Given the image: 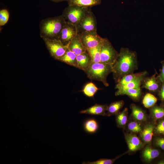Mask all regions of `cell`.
Listing matches in <instances>:
<instances>
[{"label":"cell","mask_w":164,"mask_h":164,"mask_svg":"<svg viewBox=\"0 0 164 164\" xmlns=\"http://www.w3.org/2000/svg\"><path fill=\"white\" fill-rule=\"evenodd\" d=\"M66 23L62 15L43 19L39 24L41 37L43 39H58L61 30Z\"/></svg>","instance_id":"cell-2"},{"label":"cell","mask_w":164,"mask_h":164,"mask_svg":"<svg viewBox=\"0 0 164 164\" xmlns=\"http://www.w3.org/2000/svg\"><path fill=\"white\" fill-rule=\"evenodd\" d=\"M154 131L157 134L164 135V119L161 121L154 128Z\"/></svg>","instance_id":"cell-33"},{"label":"cell","mask_w":164,"mask_h":164,"mask_svg":"<svg viewBox=\"0 0 164 164\" xmlns=\"http://www.w3.org/2000/svg\"><path fill=\"white\" fill-rule=\"evenodd\" d=\"M90 7L68 5L64 9L62 15L66 22L77 26Z\"/></svg>","instance_id":"cell-4"},{"label":"cell","mask_w":164,"mask_h":164,"mask_svg":"<svg viewBox=\"0 0 164 164\" xmlns=\"http://www.w3.org/2000/svg\"><path fill=\"white\" fill-rule=\"evenodd\" d=\"M76 27L77 34L83 32L97 31L96 19L90 8L87 11L83 18Z\"/></svg>","instance_id":"cell-7"},{"label":"cell","mask_w":164,"mask_h":164,"mask_svg":"<svg viewBox=\"0 0 164 164\" xmlns=\"http://www.w3.org/2000/svg\"><path fill=\"white\" fill-rule=\"evenodd\" d=\"M77 68L85 72L93 62L87 51L76 56Z\"/></svg>","instance_id":"cell-13"},{"label":"cell","mask_w":164,"mask_h":164,"mask_svg":"<svg viewBox=\"0 0 164 164\" xmlns=\"http://www.w3.org/2000/svg\"><path fill=\"white\" fill-rule=\"evenodd\" d=\"M77 34V27L66 22L61 30L58 39L64 45L68 46L70 41Z\"/></svg>","instance_id":"cell-9"},{"label":"cell","mask_w":164,"mask_h":164,"mask_svg":"<svg viewBox=\"0 0 164 164\" xmlns=\"http://www.w3.org/2000/svg\"><path fill=\"white\" fill-rule=\"evenodd\" d=\"M142 87L152 92L159 91L161 88L162 82L156 74L152 76L145 78L142 82Z\"/></svg>","instance_id":"cell-10"},{"label":"cell","mask_w":164,"mask_h":164,"mask_svg":"<svg viewBox=\"0 0 164 164\" xmlns=\"http://www.w3.org/2000/svg\"><path fill=\"white\" fill-rule=\"evenodd\" d=\"M128 130L131 132L135 133L141 132L142 131L141 125L138 122L135 121L130 122L128 125Z\"/></svg>","instance_id":"cell-30"},{"label":"cell","mask_w":164,"mask_h":164,"mask_svg":"<svg viewBox=\"0 0 164 164\" xmlns=\"http://www.w3.org/2000/svg\"><path fill=\"white\" fill-rule=\"evenodd\" d=\"M126 95L135 100L138 99L141 95L140 88L127 89L119 93L117 96Z\"/></svg>","instance_id":"cell-24"},{"label":"cell","mask_w":164,"mask_h":164,"mask_svg":"<svg viewBox=\"0 0 164 164\" xmlns=\"http://www.w3.org/2000/svg\"><path fill=\"white\" fill-rule=\"evenodd\" d=\"M159 155V151L149 146L146 147L142 152L143 159L146 161H150L158 157Z\"/></svg>","instance_id":"cell-20"},{"label":"cell","mask_w":164,"mask_h":164,"mask_svg":"<svg viewBox=\"0 0 164 164\" xmlns=\"http://www.w3.org/2000/svg\"><path fill=\"white\" fill-rule=\"evenodd\" d=\"M147 73L146 71H144L136 73H132L126 75L123 77L117 83L115 89H118L135 78L143 75H146Z\"/></svg>","instance_id":"cell-15"},{"label":"cell","mask_w":164,"mask_h":164,"mask_svg":"<svg viewBox=\"0 0 164 164\" xmlns=\"http://www.w3.org/2000/svg\"><path fill=\"white\" fill-rule=\"evenodd\" d=\"M101 44L95 47L87 49V50L93 63H98L101 62L100 50Z\"/></svg>","instance_id":"cell-25"},{"label":"cell","mask_w":164,"mask_h":164,"mask_svg":"<svg viewBox=\"0 0 164 164\" xmlns=\"http://www.w3.org/2000/svg\"><path fill=\"white\" fill-rule=\"evenodd\" d=\"M131 108L134 118L139 121H144L146 120V116L142 110L134 104H131Z\"/></svg>","instance_id":"cell-22"},{"label":"cell","mask_w":164,"mask_h":164,"mask_svg":"<svg viewBox=\"0 0 164 164\" xmlns=\"http://www.w3.org/2000/svg\"><path fill=\"white\" fill-rule=\"evenodd\" d=\"M77 34L87 49L97 46L102 43L104 39L97 34V31L83 32Z\"/></svg>","instance_id":"cell-8"},{"label":"cell","mask_w":164,"mask_h":164,"mask_svg":"<svg viewBox=\"0 0 164 164\" xmlns=\"http://www.w3.org/2000/svg\"><path fill=\"white\" fill-rule=\"evenodd\" d=\"M84 128L85 130L90 133L95 132L98 128V125L97 121L94 119H90L87 120L84 122Z\"/></svg>","instance_id":"cell-23"},{"label":"cell","mask_w":164,"mask_h":164,"mask_svg":"<svg viewBox=\"0 0 164 164\" xmlns=\"http://www.w3.org/2000/svg\"><path fill=\"white\" fill-rule=\"evenodd\" d=\"M162 82V86L159 91V95L161 99L163 100H164V82Z\"/></svg>","instance_id":"cell-36"},{"label":"cell","mask_w":164,"mask_h":164,"mask_svg":"<svg viewBox=\"0 0 164 164\" xmlns=\"http://www.w3.org/2000/svg\"><path fill=\"white\" fill-rule=\"evenodd\" d=\"M50 55L54 59L58 60L65 53L68 46L64 45L58 39H43Z\"/></svg>","instance_id":"cell-6"},{"label":"cell","mask_w":164,"mask_h":164,"mask_svg":"<svg viewBox=\"0 0 164 164\" xmlns=\"http://www.w3.org/2000/svg\"><path fill=\"white\" fill-rule=\"evenodd\" d=\"M68 48L76 55L87 51V49L84 46L80 38L77 34L68 45Z\"/></svg>","instance_id":"cell-12"},{"label":"cell","mask_w":164,"mask_h":164,"mask_svg":"<svg viewBox=\"0 0 164 164\" xmlns=\"http://www.w3.org/2000/svg\"><path fill=\"white\" fill-rule=\"evenodd\" d=\"M108 106L106 104H97L84 110L81 111L80 113L92 115L105 116Z\"/></svg>","instance_id":"cell-14"},{"label":"cell","mask_w":164,"mask_h":164,"mask_svg":"<svg viewBox=\"0 0 164 164\" xmlns=\"http://www.w3.org/2000/svg\"><path fill=\"white\" fill-rule=\"evenodd\" d=\"M98 90L99 89L94 84L90 82L86 84L82 91L87 96L92 97Z\"/></svg>","instance_id":"cell-27"},{"label":"cell","mask_w":164,"mask_h":164,"mask_svg":"<svg viewBox=\"0 0 164 164\" xmlns=\"http://www.w3.org/2000/svg\"><path fill=\"white\" fill-rule=\"evenodd\" d=\"M154 128V126L152 124H147L144 127L141 132V137L145 143L151 142Z\"/></svg>","instance_id":"cell-18"},{"label":"cell","mask_w":164,"mask_h":164,"mask_svg":"<svg viewBox=\"0 0 164 164\" xmlns=\"http://www.w3.org/2000/svg\"><path fill=\"white\" fill-rule=\"evenodd\" d=\"M146 75L142 76L129 82L125 85L121 87L118 89L115 93V95L117 96L120 92L123 91L128 89L140 88Z\"/></svg>","instance_id":"cell-17"},{"label":"cell","mask_w":164,"mask_h":164,"mask_svg":"<svg viewBox=\"0 0 164 164\" xmlns=\"http://www.w3.org/2000/svg\"><path fill=\"white\" fill-rule=\"evenodd\" d=\"M112 65L101 63L92 62L84 72L91 80L101 82L106 87L109 84L107 81L108 75L112 72Z\"/></svg>","instance_id":"cell-3"},{"label":"cell","mask_w":164,"mask_h":164,"mask_svg":"<svg viewBox=\"0 0 164 164\" xmlns=\"http://www.w3.org/2000/svg\"><path fill=\"white\" fill-rule=\"evenodd\" d=\"M119 156L114 159H101L93 162H83L82 164H112L114 163V161Z\"/></svg>","instance_id":"cell-31"},{"label":"cell","mask_w":164,"mask_h":164,"mask_svg":"<svg viewBox=\"0 0 164 164\" xmlns=\"http://www.w3.org/2000/svg\"><path fill=\"white\" fill-rule=\"evenodd\" d=\"M118 54L109 40L106 38H104L101 47V62L113 66Z\"/></svg>","instance_id":"cell-5"},{"label":"cell","mask_w":164,"mask_h":164,"mask_svg":"<svg viewBox=\"0 0 164 164\" xmlns=\"http://www.w3.org/2000/svg\"><path fill=\"white\" fill-rule=\"evenodd\" d=\"M155 144L157 146L164 150V138L158 137L155 138Z\"/></svg>","instance_id":"cell-34"},{"label":"cell","mask_w":164,"mask_h":164,"mask_svg":"<svg viewBox=\"0 0 164 164\" xmlns=\"http://www.w3.org/2000/svg\"><path fill=\"white\" fill-rule=\"evenodd\" d=\"M124 105V102L122 100L111 103L109 106H108L106 115L110 116L117 114Z\"/></svg>","instance_id":"cell-21"},{"label":"cell","mask_w":164,"mask_h":164,"mask_svg":"<svg viewBox=\"0 0 164 164\" xmlns=\"http://www.w3.org/2000/svg\"><path fill=\"white\" fill-rule=\"evenodd\" d=\"M50 0L53 2H63V1H67V0Z\"/></svg>","instance_id":"cell-37"},{"label":"cell","mask_w":164,"mask_h":164,"mask_svg":"<svg viewBox=\"0 0 164 164\" xmlns=\"http://www.w3.org/2000/svg\"><path fill=\"white\" fill-rule=\"evenodd\" d=\"M125 137L128 148L130 151H136L140 149L142 147V142L136 135L132 134H126Z\"/></svg>","instance_id":"cell-11"},{"label":"cell","mask_w":164,"mask_h":164,"mask_svg":"<svg viewBox=\"0 0 164 164\" xmlns=\"http://www.w3.org/2000/svg\"><path fill=\"white\" fill-rule=\"evenodd\" d=\"M77 55L68 48L65 54L58 60L77 68Z\"/></svg>","instance_id":"cell-16"},{"label":"cell","mask_w":164,"mask_h":164,"mask_svg":"<svg viewBox=\"0 0 164 164\" xmlns=\"http://www.w3.org/2000/svg\"><path fill=\"white\" fill-rule=\"evenodd\" d=\"M9 17V13L6 9H3L0 11V26L4 25L7 22Z\"/></svg>","instance_id":"cell-32"},{"label":"cell","mask_w":164,"mask_h":164,"mask_svg":"<svg viewBox=\"0 0 164 164\" xmlns=\"http://www.w3.org/2000/svg\"><path fill=\"white\" fill-rule=\"evenodd\" d=\"M138 69L136 53L128 48H121L118 57L112 66L113 78L117 83L123 77L133 73Z\"/></svg>","instance_id":"cell-1"},{"label":"cell","mask_w":164,"mask_h":164,"mask_svg":"<svg viewBox=\"0 0 164 164\" xmlns=\"http://www.w3.org/2000/svg\"><path fill=\"white\" fill-rule=\"evenodd\" d=\"M157 101L156 97L150 93H148L144 96L142 103L145 107L148 108L153 106Z\"/></svg>","instance_id":"cell-28"},{"label":"cell","mask_w":164,"mask_h":164,"mask_svg":"<svg viewBox=\"0 0 164 164\" xmlns=\"http://www.w3.org/2000/svg\"><path fill=\"white\" fill-rule=\"evenodd\" d=\"M69 5L91 7L100 4L101 0H67Z\"/></svg>","instance_id":"cell-19"},{"label":"cell","mask_w":164,"mask_h":164,"mask_svg":"<svg viewBox=\"0 0 164 164\" xmlns=\"http://www.w3.org/2000/svg\"><path fill=\"white\" fill-rule=\"evenodd\" d=\"M152 118L155 120L164 118V108L158 106H153L151 110Z\"/></svg>","instance_id":"cell-29"},{"label":"cell","mask_w":164,"mask_h":164,"mask_svg":"<svg viewBox=\"0 0 164 164\" xmlns=\"http://www.w3.org/2000/svg\"><path fill=\"white\" fill-rule=\"evenodd\" d=\"M161 63L162 65V68L158 77L161 82H164V60L161 61Z\"/></svg>","instance_id":"cell-35"},{"label":"cell","mask_w":164,"mask_h":164,"mask_svg":"<svg viewBox=\"0 0 164 164\" xmlns=\"http://www.w3.org/2000/svg\"><path fill=\"white\" fill-rule=\"evenodd\" d=\"M128 110L125 108L121 112L117 114L116 120L117 125L119 127L123 128L127 121Z\"/></svg>","instance_id":"cell-26"}]
</instances>
